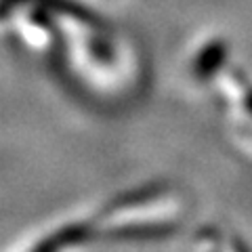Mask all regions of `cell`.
Masks as SVG:
<instances>
[{
  "mask_svg": "<svg viewBox=\"0 0 252 252\" xmlns=\"http://www.w3.org/2000/svg\"><path fill=\"white\" fill-rule=\"evenodd\" d=\"M177 231L175 225L168 223H152V225H122V227H109L99 235H93V240L101 242H160L170 238Z\"/></svg>",
  "mask_w": 252,
  "mask_h": 252,
  "instance_id": "obj_1",
  "label": "cell"
},
{
  "mask_svg": "<svg viewBox=\"0 0 252 252\" xmlns=\"http://www.w3.org/2000/svg\"><path fill=\"white\" fill-rule=\"evenodd\" d=\"M227 53H229V46H227L225 40H220V38H215V40L206 42L193 59L195 78L208 80V78H212L217 72H220V67H223L227 61Z\"/></svg>",
  "mask_w": 252,
  "mask_h": 252,
  "instance_id": "obj_2",
  "label": "cell"
},
{
  "mask_svg": "<svg viewBox=\"0 0 252 252\" xmlns=\"http://www.w3.org/2000/svg\"><path fill=\"white\" fill-rule=\"evenodd\" d=\"M6 2H34L38 6H44L46 11H51L55 15H63V17L76 19L91 28H103V19L99 17L94 11H91L89 6H82L74 2V0H6Z\"/></svg>",
  "mask_w": 252,
  "mask_h": 252,
  "instance_id": "obj_3",
  "label": "cell"
},
{
  "mask_svg": "<svg viewBox=\"0 0 252 252\" xmlns=\"http://www.w3.org/2000/svg\"><path fill=\"white\" fill-rule=\"evenodd\" d=\"M93 240L91 229L84 223L78 225H65L59 231L51 233L49 238H44L42 242H38L32 250L36 252H55V250H63V248H72V246H80Z\"/></svg>",
  "mask_w": 252,
  "mask_h": 252,
  "instance_id": "obj_4",
  "label": "cell"
},
{
  "mask_svg": "<svg viewBox=\"0 0 252 252\" xmlns=\"http://www.w3.org/2000/svg\"><path fill=\"white\" fill-rule=\"evenodd\" d=\"M91 51H93V55L97 59H103V61L109 59V46L105 44V40L101 36H97V38H93L91 40Z\"/></svg>",
  "mask_w": 252,
  "mask_h": 252,
  "instance_id": "obj_5",
  "label": "cell"
},
{
  "mask_svg": "<svg viewBox=\"0 0 252 252\" xmlns=\"http://www.w3.org/2000/svg\"><path fill=\"white\" fill-rule=\"evenodd\" d=\"M244 107L248 109V112L252 114V89H248V93H246V97H244Z\"/></svg>",
  "mask_w": 252,
  "mask_h": 252,
  "instance_id": "obj_6",
  "label": "cell"
}]
</instances>
